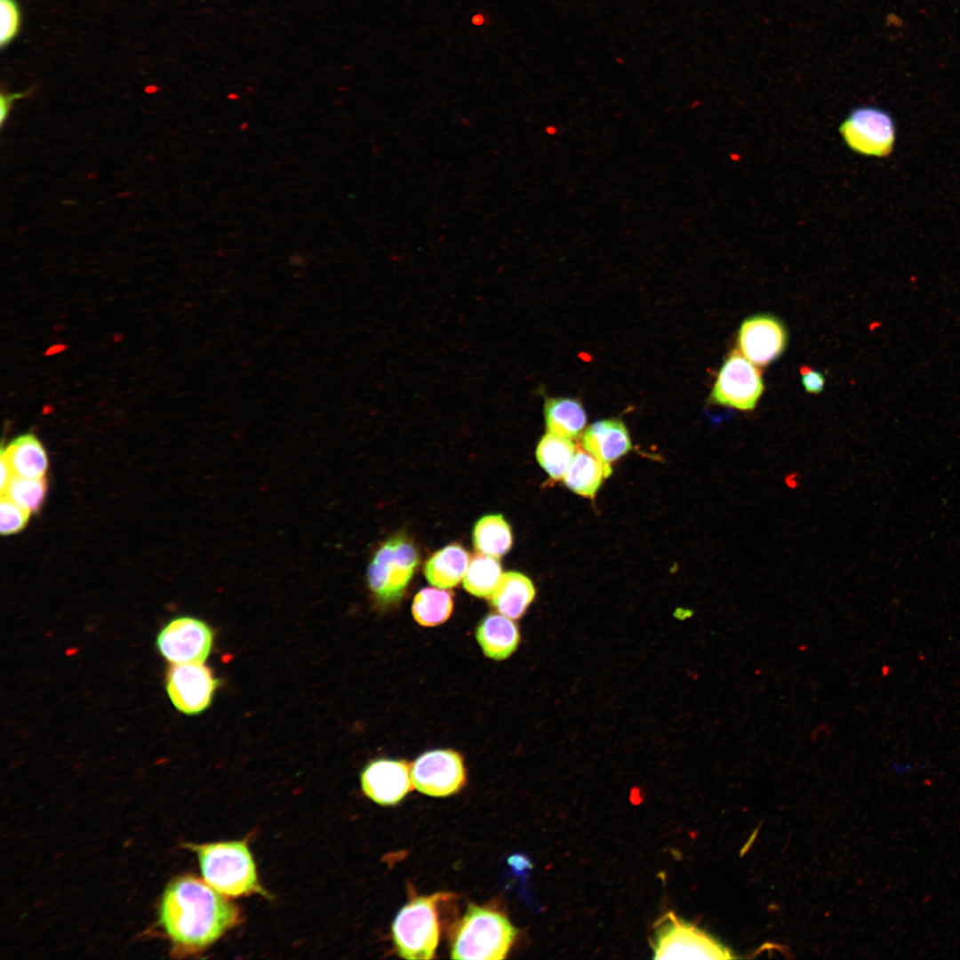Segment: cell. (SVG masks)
<instances>
[{
  "mask_svg": "<svg viewBox=\"0 0 960 960\" xmlns=\"http://www.w3.org/2000/svg\"><path fill=\"white\" fill-rule=\"evenodd\" d=\"M472 539L476 550L497 558L507 554L513 544L511 527L500 514L481 517L475 524Z\"/></svg>",
  "mask_w": 960,
  "mask_h": 960,
  "instance_id": "obj_21",
  "label": "cell"
},
{
  "mask_svg": "<svg viewBox=\"0 0 960 960\" xmlns=\"http://www.w3.org/2000/svg\"><path fill=\"white\" fill-rule=\"evenodd\" d=\"M655 959H727L731 951L706 932L670 912L655 926L652 939Z\"/></svg>",
  "mask_w": 960,
  "mask_h": 960,
  "instance_id": "obj_6",
  "label": "cell"
},
{
  "mask_svg": "<svg viewBox=\"0 0 960 960\" xmlns=\"http://www.w3.org/2000/svg\"><path fill=\"white\" fill-rule=\"evenodd\" d=\"M187 847L196 853L204 879L220 893L227 897L268 896L245 841L190 844Z\"/></svg>",
  "mask_w": 960,
  "mask_h": 960,
  "instance_id": "obj_2",
  "label": "cell"
},
{
  "mask_svg": "<svg viewBox=\"0 0 960 960\" xmlns=\"http://www.w3.org/2000/svg\"><path fill=\"white\" fill-rule=\"evenodd\" d=\"M0 43L8 44L17 35L20 26V12L15 0H0Z\"/></svg>",
  "mask_w": 960,
  "mask_h": 960,
  "instance_id": "obj_27",
  "label": "cell"
},
{
  "mask_svg": "<svg viewBox=\"0 0 960 960\" xmlns=\"http://www.w3.org/2000/svg\"><path fill=\"white\" fill-rule=\"evenodd\" d=\"M501 575L502 568L497 557L476 554L468 564L463 587L475 596L489 597Z\"/></svg>",
  "mask_w": 960,
  "mask_h": 960,
  "instance_id": "obj_24",
  "label": "cell"
},
{
  "mask_svg": "<svg viewBox=\"0 0 960 960\" xmlns=\"http://www.w3.org/2000/svg\"><path fill=\"white\" fill-rule=\"evenodd\" d=\"M213 643L211 627L196 618L183 616L169 621L156 637L158 651L171 663L204 662Z\"/></svg>",
  "mask_w": 960,
  "mask_h": 960,
  "instance_id": "obj_10",
  "label": "cell"
},
{
  "mask_svg": "<svg viewBox=\"0 0 960 960\" xmlns=\"http://www.w3.org/2000/svg\"><path fill=\"white\" fill-rule=\"evenodd\" d=\"M29 515L30 513L27 510L1 495L0 530L2 535H11L20 532L27 525Z\"/></svg>",
  "mask_w": 960,
  "mask_h": 960,
  "instance_id": "obj_26",
  "label": "cell"
},
{
  "mask_svg": "<svg viewBox=\"0 0 960 960\" xmlns=\"http://www.w3.org/2000/svg\"><path fill=\"white\" fill-rule=\"evenodd\" d=\"M800 372L802 383L807 392L818 394L823 390L825 378L821 372L807 366H803Z\"/></svg>",
  "mask_w": 960,
  "mask_h": 960,
  "instance_id": "obj_28",
  "label": "cell"
},
{
  "mask_svg": "<svg viewBox=\"0 0 960 960\" xmlns=\"http://www.w3.org/2000/svg\"><path fill=\"white\" fill-rule=\"evenodd\" d=\"M468 563V552L461 545L452 543L428 559L424 574L428 581L434 586L452 588L464 577Z\"/></svg>",
  "mask_w": 960,
  "mask_h": 960,
  "instance_id": "obj_19",
  "label": "cell"
},
{
  "mask_svg": "<svg viewBox=\"0 0 960 960\" xmlns=\"http://www.w3.org/2000/svg\"><path fill=\"white\" fill-rule=\"evenodd\" d=\"M894 767H895L894 769L896 770V772H898L899 773H902V772L906 773V772H909L912 769L913 766L911 764H903V765L895 764Z\"/></svg>",
  "mask_w": 960,
  "mask_h": 960,
  "instance_id": "obj_31",
  "label": "cell"
},
{
  "mask_svg": "<svg viewBox=\"0 0 960 960\" xmlns=\"http://www.w3.org/2000/svg\"><path fill=\"white\" fill-rule=\"evenodd\" d=\"M517 930L501 913L470 903L458 924L452 944V959L505 958Z\"/></svg>",
  "mask_w": 960,
  "mask_h": 960,
  "instance_id": "obj_3",
  "label": "cell"
},
{
  "mask_svg": "<svg viewBox=\"0 0 960 960\" xmlns=\"http://www.w3.org/2000/svg\"><path fill=\"white\" fill-rule=\"evenodd\" d=\"M159 920L179 950L194 953L236 925L240 911L228 897L204 879L186 875L166 886L160 901Z\"/></svg>",
  "mask_w": 960,
  "mask_h": 960,
  "instance_id": "obj_1",
  "label": "cell"
},
{
  "mask_svg": "<svg viewBox=\"0 0 960 960\" xmlns=\"http://www.w3.org/2000/svg\"><path fill=\"white\" fill-rule=\"evenodd\" d=\"M419 563L418 548L407 536L396 535L384 542L366 571L369 589L377 601L388 604L401 598Z\"/></svg>",
  "mask_w": 960,
  "mask_h": 960,
  "instance_id": "obj_4",
  "label": "cell"
},
{
  "mask_svg": "<svg viewBox=\"0 0 960 960\" xmlns=\"http://www.w3.org/2000/svg\"><path fill=\"white\" fill-rule=\"evenodd\" d=\"M13 475L27 478H42L48 469L47 453L34 434H24L2 448Z\"/></svg>",
  "mask_w": 960,
  "mask_h": 960,
  "instance_id": "obj_17",
  "label": "cell"
},
{
  "mask_svg": "<svg viewBox=\"0 0 960 960\" xmlns=\"http://www.w3.org/2000/svg\"><path fill=\"white\" fill-rule=\"evenodd\" d=\"M219 681L204 662L172 663L165 687L173 706L186 715H196L212 703Z\"/></svg>",
  "mask_w": 960,
  "mask_h": 960,
  "instance_id": "obj_9",
  "label": "cell"
},
{
  "mask_svg": "<svg viewBox=\"0 0 960 960\" xmlns=\"http://www.w3.org/2000/svg\"><path fill=\"white\" fill-rule=\"evenodd\" d=\"M839 132L852 150L877 157L891 154L896 138L893 117L885 109L875 106L852 108Z\"/></svg>",
  "mask_w": 960,
  "mask_h": 960,
  "instance_id": "obj_7",
  "label": "cell"
},
{
  "mask_svg": "<svg viewBox=\"0 0 960 960\" xmlns=\"http://www.w3.org/2000/svg\"><path fill=\"white\" fill-rule=\"evenodd\" d=\"M764 390L762 374L740 351L733 349L720 368L710 395L718 405L753 410Z\"/></svg>",
  "mask_w": 960,
  "mask_h": 960,
  "instance_id": "obj_8",
  "label": "cell"
},
{
  "mask_svg": "<svg viewBox=\"0 0 960 960\" xmlns=\"http://www.w3.org/2000/svg\"><path fill=\"white\" fill-rule=\"evenodd\" d=\"M364 793L377 804L398 803L414 787L410 765L403 760L378 759L361 774Z\"/></svg>",
  "mask_w": 960,
  "mask_h": 960,
  "instance_id": "obj_13",
  "label": "cell"
},
{
  "mask_svg": "<svg viewBox=\"0 0 960 960\" xmlns=\"http://www.w3.org/2000/svg\"><path fill=\"white\" fill-rule=\"evenodd\" d=\"M788 340L783 324L771 315H756L740 325L738 346L742 355L756 365L764 366L777 359Z\"/></svg>",
  "mask_w": 960,
  "mask_h": 960,
  "instance_id": "obj_12",
  "label": "cell"
},
{
  "mask_svg": "<svg viewBox=\"0 0 960 960\" xmlns=\"http://www.w3.org/2000/svg\"><path fill=\"white\" fill-rule=\"evenodd\" d=\"M476 636L485 656L496 660L509 657L520 641L516 623L497 613H490L480 621Z\"/></svg>",
  "mask_w": 960,
  "mask_h": 960,
  "instance_id": "obj_15",
  "label": "cell"
},
{
  "mask_svg": "<svg viewBox=\"0 0 960 960\" xmlns=\"http://www.w3.org/2000/svg\"><path fill=\"white\" fill-rule=\"evenodd\" d=\"M582 447L604 463L611 464L631 448V440L624 423L618 419L593 423L583 433Z\"/></svg>",
  "mask_w": 960,
  "mask_h": 960,
  "instance_id": "obj_14",
  "label": "cell"
},
{
  "mask_svg": "<svg viewBox=\"0 0 960 960\" xmlns=\"http://www.w3.org/2000/svg\"><path fill=\"white\" fill-rule=\"evenodd\" d=\"M0 461H1V488L0 489H1V492H3L5 490V488H6L7 484H9L10 480L13 476V472H12V470L11 468V466H10L7 459L5 458V456H4V454L3 452H1Z\"/></svg>",
  "mask_w": 960,
  "mask_h": 960,
  "instance_id": "obj_30",
  "label": "cell"
},
{
  "mask_svg": "<svg viewBox=\"0 0 960 960\" xmlns=\"http://www.w3.org/2000/svg\"><path fill=\"white\" fill-rule=\"evenodd\" d=\"M453 609L452 595L435 588H425L415 596L412 612L421 626L433 627L446 621Z\"/></svg>",
  "mask_w": 960,
  "mask_h": 960,
  "instance_id": "obj_23",
  "label": "cell"
},
{
  "mask_svg": "<svg viewBox=\"0 0 960 960\" xmlns=\"http://www.w3.org/2000/svg\"><path fill=\"white\" fill-rule=\"evenodd\" d=\"M29 93L28 92H2L0 97V124L3 126L4 122L9 116L13 103L21 98L26 97Z\"/></svg>",
  "mask_w": 960,
  "mask_h": 960,
  "instance_id": "obj_29",
  "label": "cell"
},
{
  "mask_svg": "<svg viewBox=\"0 0 960 960\" xmlns=\"http://www.w3.org/2000/svg\"><path fill=\"white\" fill-rule=\"evenodd\" d=\"M413 786L431 796H450L466 780L463 761L459 753L451 749H436L420 756L411 770Z\"/></svg>",
  "mask_w": 960,
  "mask_h": 960,
  "instance_id": "obj_11",
  "label": "cell"
},
{
  "mask_svg": "<svg viewBox=\"0 0 960 960\" xmlns=\"http://www.w3.org/2000/svg\"><path fill=\"white\" fill-rule=\"evenodd\" d=\"M611 474V464L601 461L582 447L576 450L564 476V481L566 486L575 493L594 498L604 481Z\"/></svg>",
  "mask_w": 960,
  "mask_h": 960,
  "instance_id": "obj_18",
  "label": "cell"
},
{
  "mask_svg": "<svg viewBox=\"0 0 960 960\" xmlns=\"http://www.w3.org/2000/svg\"><path fill=\"white\" fill-rule=\"evenodd\" d=\"M449 897L436 893L412 900L397 914L392 933L398 955L405 959H432L439 940L436 904Z\"/></svg>",
  "mask_w": 960,
  "mask_h": 960,
  "instance_id": "obj_5",
  "label": "cell"
},
{
  "mask_svg": "<svg viewBox=\"0 0 960 960\" xmlns=\"http://www.w3.org/2000/svg\"><path fill=\"white\" fill-rule=\"evenodd\" d=\"M48 489L46 477L27 478L13 475L1 495L7 497L28 513L38 512Z\"/></svg>",
  "mask_w": 960,
  "mask_h": 960,
  "instance_id": "obj_25",
  "label": "cell"
},
{
  "mask_svg": "<svg viewBox=\"0 0 960 960\" xmlns=\"http://www.w3.org/2000/svg\"><path fill=\"white\" fill-rule=\"evenodd\" d=\"M534 597L535 588L532 581L517 572L503 573L489 596L492 606L510 619L521 618Z\"/></svg>",
  "mask_w": 960,
  "mask_h": 960,
  "instance_id": "obj_16",
  "label": "cell"
},
{
  "mask_svg": "<svg viewBox=\"0 0 960 960\" xmlns=\"http://www.w3.org/2000/svg\"><path fill=\"white\" fill-rule=\"evenodd\" d=\"M576 450L572 439L548 432L537 445L536 458L548 476L557 481L564 479Z\"/></svg>",
  "mask_w": 960,
  "mask_h": 960,
  "instance_id": "obj_22",
  "label": "cell"
},
{
  "mask_svg": "<svg viewBox=\"0 0 960 960\" xmlns=\"http://www.w3.org/2000/svg\"><path fill=\"white\" fill-rule=\"evenodd\" d=\"M544 417L548 432L572 440L580 436L587 423L582 404L568 397L547 398Z\"/></svg>",
  "mask_w": 960,
  "mask_h": 960,
  "instance_id": "obj_20",
  "label": "cell"
}]
</instances>
